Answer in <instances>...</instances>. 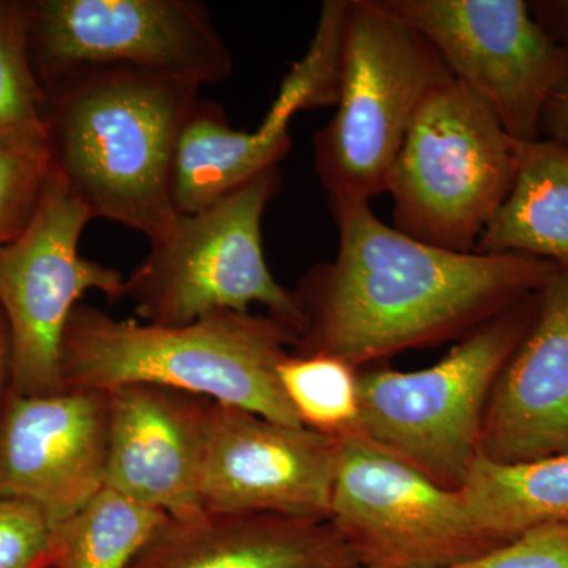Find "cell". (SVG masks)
<instances>
[{
    "label": "cell",
    "instance_id": "6da1fadb",
    "mask_svg": "<svg viewBox=\"0 0 568 568\" xmlns=\"http://www.w3.org/2000/svg\"><path fill=\"white\" fill-rule=\"evenodd\" d=\"M331 204L338 248L294 291L305 325L295 354L355 369L465 338L541 287L558 265L526 254L437 248L377 219L372 204Z\"/></svg>",
    "mask_w": 568,
    "mask_h": 568
},
{
    "label": "cell",
    "instance_id": "7a4b0ae2",
    "mask_svg": "<svg viewBox=\"0 0 568 568\" xmlns=\"http://www.w3.org/2000/svg\"><path fill=\"white\" fill-rule=\"evenodd\" d=\"M52 174L93 219L155 241L178 216L171 196L175 144L201 100L192 81L141 71L80 74L47 92Z\"/></svg>",
    "mask_w": 568,
    "mask_h": 568
},
{
    "label": "cell",
    "instance_id": "3957f363",
    "mask_svg": "<svg viewBox=\"0 0 568 568\" xmlns=\"http://www.w3.org/2000/svg\"><path fill=\"white\" fill-rule=\"evenodd\" d=\"M297 342V332L271 315L219 312L190 324L160 325L115 320L80 304L63 334V386L162 387L302 426L278 377Z\"/></svg>",
    "mask_w": 568,
    "mask_h": 568
},
{
    "label": "cell",
    "instance_id": "277c9868",
    "mask_svg": "<svg viewBox=\"0 0 568 568\" xmlns=\"http://www.w3.org/2000/svg\"><path fill=\"white\" fill-rule=\"evenodd\" d=\"M454 80L426 37L386 0H346L335 114L313 136L328 203L386 190L399 149L428 97Z\"/></svg>",
    "mask_w": 568,
    "mask_h": 568
},
{
    "label": "cell",
    "instance_id": "5b68a950",
    "mask_svg": "<svg viewBox=\"0 0 568 568\" xmlns=\"http://www.w3.org/2000/svg\"><path fill=\"white\" fill-rule=\"evenodd\" d=\"M538 293L481 324L428 368L358 369L357 436L440 487L462 489L478 458L489 395L532 324Z\"/></svg>",
    "mask_w": 568,
    "mask_h": 568
},
{
    "label": "cell",
    "instance_id": "8992f818",
    "mask_svg": "<svg viewBox=\"0 0 568 568\" xmlns=\"http://www.w3.org/2000/svg\"><path fill=\"white\" fill-rule=\"evenodd\" d=\"M521 142L455 80L418 111L387 175L394 227L437 248L476 252L517 181Z\"/></svg>",
    "mask_w": 568,
    "mask_h": 568
},
{
    "label": "cell",
    "instance_id": "52a82bcc",
    "mask_svg": "<svg viewBox=\"0 0 568 568\" xmlns=\"http://www.w3.org/2000/svg\"><path fill=\"white\" fill-rule=\"evenodd\" d=\"M280 166L257 174L203 211L179 215L126 276L125 297L144 323L190 324L261 305L301 338L305 320L294 291L265 263L263 216L282 190Z\"/></svg>",
    "mask_w": 568,
    "mask_h": 568
},
{
    "label": "cell",
    "instance_id": "ba28073f",
    "mask_svg": "<svg viewBox=\"0 0 568 568\" xmlns=\"http://www.w3.org/2000/svg\"><path fill=\"white\" fill-rule=\"evenodd\" d=\"M41 88L100 71H141L213 85L233 54L197 0H29Z\"/></svg>",
    "mask_w": 568,
    "mask_h": 568
},
{
    "label": "cell",
    "instance_id": "9c48e42d",
    "mask_svg": "<svg viewBox=\"0 0 568 568\" xmlns=\"http://www.w3.org/2000/svg\"><path fill=\"white\" fill-rule=\"evenodd\" d=\"M328 521L365 568H448L504 545L462 489L440 487L358 436L342 439Z\"/></svg>",
    "mask_w": 568,
    "mask_h": 568
},
{
    "label": "cell",
    "instance_id": "30bf717a",
    "mask_svg": "<svg viewBox=\"0 0 568 568\" xmlns=\"http://www.w3.org/2000/svg\"><path fill=\"white\" fill-rule=\"evenodd\" d=\"M91 213L52 174L31 224L0 246V308L9 325L11 394L41 396L65 390L63 334L82 295L97 291L110 302L125 297V276L81 256Z\"/></svg>",
    "mask_w": 568,
    "mask_h": 568
},
{
    "label": "cell",
    "instance_id": "8fae6325",
    "mask_svg": "<svg viewBox=\"0 0 568 568\" xmlns=\"http://www.w3.org/2000/svg\"><path fill=\"white\" fill-rule=\"evenodd\" d=\"M436 48L452 77L476 93L521 144L541 140V118L568 89V47L525 0H386Z\"/></svg>",
    "mask_w": 568,
    "mask_h": 568
},
{
    "label": "cell",
    "instance_id": "7c38bea8",
    "mask_svg": "<svg viewBox=\"0 0 568 568\" xmlns=\"http://www.w3.org/2000/svg\"><path fill=\"white\" fill-rule=\"evenodd\" d=\"M342 9L324 6L308 51L284 78L275 102L253 132L234 130L219 103L201 99L183 123L173 159L175 211H203L257 174L280 166L293 148L297 112L338 102Z\"/></svg>",
    "mask_w": 568,
    "mask_h": 568
},
{
    "label": "cell",
    "instance_id": "4fadbf2b",
    "mask_svg": "<svg viewBox=\"0 0 568 568\" xmlns=\"http://www.w3.org/2000/svg\"><path fill=\"white\" fill-rule=\"evenodd\" d=\"M342 439L211 402L200 503L328 521Z\"/></svg>",
    "mask_w": 568,
    "mask_h": 568
},
{
    "label": "cell",
    "instance_id": "5bb4252c",
    "mask_svg": "<svg viewBox=\"0 0 568 568\" xmlns=\"http://www.w3.org/2000/svg\"><path fill=\"white\" fill-rule=\"evenodd\" d=\"M108 429V392H10L0 417V496L29 500L61 525L104 489Z\"/></svg>",
    "mask_w": 568,
    "mask_h": 568
},
{
    "label": "cell",
    "instance_id": "9a60e30c",
    "mask_svg": "<svg viewBox=\"0 0 568 568\" xmlns=\"http://www.w3.org/2000/svg\"><path fill=\"white\" fill-rule=\"evenodd\" d=\"M108 394L104 488L166 517L203 510L201 463L212 399L141 384Z\"/></svg>",
    "mask_w": 568,
    "mask_h": 568
},
{
    "label": "cell",
    "instance_id": "2e32d148",
    "mask_svg": "<svg viewBox=\"0 0 568 568\" xmlns=\"http://www.w3.org/2000/svg\"><path fill=\"white\" fill-rule=\"evenodd\" d=\"M568 454V271L538 293L532 324L497 377L478 457L523 465Z\"/></svg>",
    "mask_w": 568,
    "mask_h": 568
},
{
    "label": "cell",
    "instance_id": "e0dca14e",
    "mask_svg": "<svg viewBox=\"0 0 568 568\" xmlns=\"http://www.w3.org/2000/svg\"><path fill=\"white\" fill-rule=\"evenodd\" d=\"M331 521L263 511L164 517L129 568H355Z\"/></svg>",
    "mask_w": 568,
    "mask_h": 568
},
{
    "label": "cell",
    "instance_id": "ac0fdd59",
    "mask_svg": "<svg viewBox=\"0 0 568 568\" xmlns=\"http://www.w3.org/2000/svg\"><path fill=\"white\" fill-rule=\"evenodd\" d=\"M477 253H518L568 271V152L552 141L523 144L517 181Z\"/></svg>",
    "mask_w": 568,
    "mask_h": 568
},
{
    "label": "cell",
    "instance_id": "d6986e66",
    "mask_svg": "<svg viewBox=\"0 0 568 568\" xmlns=\"http://www.w3.org/2000/svg\"><path fill=\"white\" fill-rule=\"evenodd\" d=\"M462 491L504 544L540 526H568V454L510 466L478 457Z\"/></svg>",
    "mask_w": 568,
    "mask_h": 568
},
{
    "label": "cell",
    "instance_id": "ffe728a7",
    "mask_svg": "<svg viewBox=\"0 0 568 568\" xmlns=\"http://www.w3.org/2000/svg\"><path fill=\"white\" fill-rule=\"evenodd\" d=\"M164 517L104 488L58 526L51 568H129Z\"/></svg>",
    "mask_w": 568,
    "mask_h": 568
},
{
    "label": "cell",
    "instance_id": "44dd1931",
    "mask_svg": "<svg viewBox=\"0 0 568 568\" xmlns=\"http://www.w3.org/2000/svg\"><path fill=\"white\" fill-rule=\"evenodd\" d=\"M280 384L305 428L346 439L357 436L358 369L327 354H295L278 366Z\"/></svg>",
    "mask_w": 568,
    "mask_h": 568
},
{
    "label": "cell",
    "instance_id": "7402d4cb",
    "mask_svg": "<svg viewBox=\"0 0 568 568\" xmlns=\"http://www.w3.org/2000/svg\"><path fill=\"white\" fill-rule=\"evenodd\" d=\"M29 0H0V133L44 130L47 93L31 55Z\"/></svg>",
    "mask_w": 568,
    "mask_h": 568
},
{
    "label": "cell",
    "instance_id": "603a6c76",
    "mask_svg": "<svg viewBox=\"0 0 568 568\" xmlns=\"http://www.w3.org/2000/svg\"><path fill=\"white\" fill-rule=\"evenodd\" d=\"M50 178L44 130L0 133V246L31 224Z\"/></svg>",
    "mask_w": 568,
    "mask_h": 568
},
{
    "label": "cell",
    "instance_id": "cb8c5ba5",
    "mask_svg": "<svg viewBox=\"0 0 568 568\" xmlns=\"http://www.w3.org/2000/svg\"><path fill=\"white\" fill-rule=\"evenodd\" d=\"M58 525L18 497L0 496V568H51Z\"/></svg>",
    "mask_w": 568,
    "mask_h": 568
},
{
    "label": "cell",
    "instance_id": "d4e9b609",
    "mask_svg": "<svg viewBox=\"0 0 568 568\" xmlns=\"http://www.w3.org/2000/svg\"><path fill=\"white\" fill-rule=\"evenodd\" d=\"M448 568H568V526H540Z\"/></svg>",
    "mask_w": 568,
    "mask_h": 568
},
{
    "label": "cell",
    "instance_id": "484cf974",
    "mask_svg": "<svg viewBox=\"0 0 568 568\" xmlns=\"http://www.w3.org/2000/svg\"><path fill=\"white\" fill-rule=\"evenodd\" d=\"M534 20L556 43L568 47V0L528 2Z\"/></svg>",
    "mask_w": 568,
    "mask_h": 568
},
{
    "label": "cell",
    "instance_id": "4316f807",
    "mask_svg": "<svg viewBox=\"0 0 568 568\" xmlns=\"http://www.w3.org/2000/svg\"><path fill=\"white\" fill-rule=\"evenodd\" d=\"M541 138L568 152V89L549 100L541 118Z\"/></svg>",
    "mask_w": 568,
    "mask_h": 568
},
{
    "label": "cell",
    "instance_id": "83f0119b",
    "mask_svg": "<svg viewBox=\"0 0 568 568\" xmlns=\"http://www.w3.org/2000/svg\"><path fill=\"white\" fill-rule=\"evenodd\" d=\"M11 386V346L9 325L0 308V417L9 398Z\"/></svg>",
    "mask_w": 568,
    "mask_h": 568
},
{
    "label": "cell",
    "instance_id": "f1b7e54d",
    "mask_svg": "<svg viewBox=\"0 0 568 568\" xmlns=\"http://www.w3.org/2000/svg\"><path fill=\"white\" fill-rule=\"evenodd\" d=\"M355 568H365V567L358 566V567H355Z\"/></svg>",
    "mask_w": 568,
    "mask_h": 568
}]
</instances>
